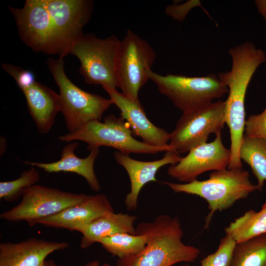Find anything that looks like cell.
Instances as JSON below:
<instances>
[{"mask_svg":"<svg viewBox=\"0 0 266 266\" xmlns=\"http://www.w3.org/2000/svg\"><path fill=\"white\" fill-rule=\"evenodd\" d=\"M113 156L115 161L125 169L130 179L131 191L125 200V205L128 210L136 209L140 190L148 182L157 181L155 176L161 167L168 164L175 165L181 158L173 150L166 151L164 156L160 160L149 162L134 160L119 151L115 152Z\"/></svg>","mask_w":266,"mask_h":266,"instance_id":"15","label":"cell"},{"mask_svg":"<svg viewBox=\"0 0 266 266\" xmlns=\"http://www.w3.org/2000/svg\"><path fill=\"white\" fill-rule=\"evenodd\" d=\"M236 243L231 235L226 234L217 250L202 260L201 266H229Z\"/></svg>","mask_w":266,"mask_h":266,"instance_id":"26","label":"cell"},{"mask_svg":"<svg viewBox=\"0 0 266 266\" xmlns=\"http://www.w3.org/2000/svg\"></svg>","mask_w":266,"mask_h":266,"instance_id":"34","label":"cell"},{"mask_svg":"<svg viewBox=\"0 0 266 266\" xmlns=\"http://www.w3.org/2000/svg\"><path fill=\"white\" fill-rule=\"evenodd\" d=\"M225 108V100H220L183 113L169 133L168 144L174 151L183 154L207 142L210 134H216L223 129Z\"/></svg>","mask_w":266,"mask_h":266,"instance_id":"10","label":"cell"},{"mask_svg":"<svg viewBox=\"0 0 266 266\" xmlns=\"http://www.w3.org/2000/svg\"><path fill=\"white\" fill-rule=\"evenodd\" d=\"M146 74L157 85L159 91L183 113L213 102L229 92L227 86L213 73L203 77L171 74L162 75L149 69Z\"/></svg>","mask_w":266,"mask_h":266,"instance_id":"5","label":"cell"},{"mask_svg":"<svg viewBox=\"0 0 266 266\" xmlns=\"http://www.w3.org/2000/svg\"><path fill=\"white\" fill-rule=\"evenodd\" d=\"M23 41L33 51L58 54L53 24L42 0H27L22 8L9 7Z\"/></svg>","mask_w":266,"mask_h":266,"instance_id":"11","label":"cell"},{"mask_svg":"<svg viewBox=\"0 0 266 266\" xmlns=\"http://www.w3.org/2000/svg\"><path fill=\"white\" fill-rule=\"evenodd\" d=\"M99 243L113 256L123 259L141 252L146 245L147 238L144 235L118 233L101 239Z\"/></svg>","mask_w":266,"mask_h":266,"instance_id":"24","label":"cell"},{"mask_svg":"<svg viewBox=\"0 0 266 266\" xmlns=\"http://www.w3.org/2000/svg\"><path fill=\"white\" fill-rule=\"evenodd\" d=\"M69 247L66 242L29 238L19 243H0V266H43L45 258Z\"/></svg>","mask_w":266,"mask_h":266,"instance_id":"17","label":"cell"},{"mask_svg":"<svg viewBox=\"0 0 266 266\" xmlns=\"http://www.w3.org/2000/svg\"><path fill=\"white\" fill-rule=\"evenodd\" d=\"M112 212H114L113 208L105 195H89L82 202L43 219L38 224L79 232L95 219Z\"/></svg>","mask_w":266,"mask_h":266,"instance_id":"16","label":"cell"},{"mask_svg":"<svg viewBox=\"0 0 266 266\" xmlns=\"http://www.w3.org/2000/svg\"><path fill=\"white\" fill-rule=\"evenodd\" d=\"M255 3L258 11L266 21V0H256Z\"/></svg>","mask_w":266,"mask_h":266,"instance_id":"29","label":"cell"},{"mask_svg":"<svg viewBox=\"0 0 266 266\" xmlns=\"http://www.w3.org/2000/svg\"><path fill=\"white\" fill-rule=\"evenodd\" d=\"M102 88L109 95L113 104L120 110L121 117L127 121L133 135L140 137L143 142L150 145L164 146L168 144L169 133L151 122L138 99L132 100L116 88Z\"/></svg>","mask_w":266,"mask_h":266,"instance_id":"14","label":"cell"},{"mask_svg":"<svg viewBox=\"0 0 266 266\" xmlns=\"http://www.w3.org/2000/svg\"><path fill=\"white\" fill-rule=\"evenodd\" d=\"M231 158V150L223 145L220 132L216 134L213 141L203 143L190 150L178 163L169 166L167 172L180 182L190 183L206 171L228 168Z\"/></svg>","mask_w":266,"mask_h":266,"instance_id":"13","label":"cell"},{"mask_svg":"<svg viewBox=\"0 0 266 266\" xmlns=\"http://www.w3.org/2000/svg\"><path fill=\"white\" fill-rule=\"evenodd\" d=\"M40 175L33 166L23 171L20 177L14 180L0 182V199L8 202H14L22 197L26 188L35 184Z\"/></svg>","mask_w":266,"mask_h":266,"instance_id":"25","label":"cell"},{"mask_svg":"<svg viewBox=\"0 0 266 266\" xmlns=\"http://www.w3.org/2000/svg\"><path fill=\"white\" fill-rule=\"evenodd\" d=\"M156 58L153 48L130 30L120 41L115 63L117 87L128 98L138 99L139 90L148 81L146 71L151 69Z\"/></svg>","mask_w":266,"mask_h":266,"instance_id":"8","label":"cell"},{"mask_svg":"<svg viewBox=\"0 0 266 266\" xmlns=\"http://www.w3.org/2000/svg\"><path fill=\"white\" fill-rule=\"evenodd\" d=\"M22 91L38 133H47L54 124L56 115L60 111L59 94L37 81Z\"/></svg>","mask_w":266,"mask_h":266,"instance_id":"19","label":"cell"},{"mask_svg":"<svg viewBox=\"0 0 266 266\" xmlns=\"http://www.w3.org/2000/svg\"><path fill=\"white\" fill-rule=\"evenodd\" d=\"M132 134L127 122L121 117L116 118L111 114L104 118L103 123L98 120L90 122L77 132L59 136V139L66 142L74 140L85 142L90 151L102 146L111 147L127 155L174 151L169 144L164 146L150 145L135 139Z\"/></svg>","mask_w":266,"mask_h":266,"instance_id":"6","label":"cell"},{"mask_svg":"<svg viewBox=\"0 0 266 266\" xmlns=\"http://www.w3.org/2000/svg\"><path fill=\"white\" fill-rule=\"evenodd\" d=\"M229 54L232 59L231 69L219 72L218 77L229 90L225 115L231 136V158L228 169H237L242 168L239 152L244 134L246 91L256 69L266 62V56L250 42L230 49Z\"/></svg>","mask_w":266,"mask_h":266,"instance_id":"1","label":"cell"},{"mask_svg":"<svg viewBox=\"0 0 266 266\" xmlns=\"http://www.w3.org/2000/svg\"><path fill=\"white\" fill-rule=\"evenodd\" d=\"M43 266H59L55 263V262L52 260H45L44 261Z\"/></svg>","mask_w":266,"mask_h":266,"instance_id":"31","label":"cell"},{"mask_svg":"<svg viewBox=\"0 0 266 266\" xmlns=\"http://www.w3.org/2000/svg\"><path fill=\"white\" fill-rule=\"evenodd\" d=\"M239 156L251 167L261 191L266 180V141L244 134Z\"/></svg>","mask_w":266,"mask_h":266,"instance_id":"22","label":"cell"},{"mask_svg":"<svg viewBox=\"0 0 266 266\" xmlns=\"http://www.w3.org/2000/svg\"><path fill=\"white\" fill-rule=\"evenodd\" d=\"M120 40L111 35L104 39L83 33L72 44L69 54L80 62L79 71L85 83L116 88L115 63Z\"/></svg>","mask_w":266,"mask_h":266,"instance_id":"7","label":"cell"},{"mask_svg":"<svg viewBox=\"0 0 266 266\" xmlns=\"http://www.w3.org/2000/svg\"><path fill=\"white\" fill-rule=\"evenodd\" d=\"M263 206H266V201L265 203L264 204V205H263Z\"/></svg>","mask_w":266,"mask_h":266,"instance_id":"32","label":"cell"},{"mask_svg":"<svg viewBox=\"0 0 266 266\" xmlns=\"http://www.w3.org/2000/svg\"><path fill=\"white\" fill-rule=\"evenodd\" d=\"M84 266H100L98 261H93L86 264ZM102 266H112L108 264H104Z\"/></svg>","mask_w":266,"mask_h":266,"instance_id":"30","label":"cell"},{"mask_svg":"<svg viewBox=\"0 0 266 266\" xmlns=\"http://www.w3.org/2000/svg\"><path fill=\"white\" fill-rule=\"evenodd\" d=\"M175 193L198 196L207 202L210 212L205 218L204 229L209 228L214 213L231 207L239 200L258 190L251 183L249 172L242 169L215 170L208 179H197L187 183L163 182Z\"/></svg>","mask_w":266,"mask_h":266,"instance_id":"3","label":"cell"},{"mask_svg":"<svg viewBox=\"0 0 266 266\" xmlns=\"http://www.w3.org/2000/svg\"><path fill=\"white\" fill-rule=\"evenodd\" d=\"M182 266H190L188 265H183Z\"/></svg>","mask_w":266,"mask_h":266,"instance_id":"33","label":"cell"},{"mask_svg":"<svg viewBox=\"0 0 266 266\" xmlns=\"http://www.w3.org/2000/svg\"><path fill=\"white\" fill-rule=\"evenodd\" d=\"M244 135L266 141V106L260 114L249 116L245 121Z\"/></svg>","mask_w":266,"mask_h":266,"instance_id":"27","label":"cell"},{"mask_svg":"<svg viewBox=\"0 0 266 266\" xmlns=\"http://www.w3.org/2000/svg\"><path fill=\"white\" fill-rule=\"evenodd\" d=\"M134 215L109 212L88 224L79 231L82 234L80 246L86 249L102 238L118 233L135 235Z\"/></svg>","mask_w":266,"mask_h":266,"instance_id":"20","label":"cell"},{"mask_svg":"<svg viewBox=\"0 0 266 266\" xmlns=\"http://www.w3.org/2000/svg\"><path fill=\"white\" fill-rule=\"evenodd\" d=\"M47 65L59 87L60 111L69 133L78 131L90 122L100 121L103 113L113 104L111 100L82 90L66 76L63 58L50 57Z\"/></svg>","mask_w":266,"mask_h":266,"instance_id":"4","label":"cell"},{"mask_svg":"<svg viewBox=\"0 0 266 266\" xmlns=\"http://www.w3.org/2000/svg\"><path fill=\"white\" fill-rule=\"evenodd\" d=\"M88 196L34 184L25 189L21 201L1 213L0 218L11 222L25 221L33 227L43 219L82 202Z\"/></svg>","mask_w":266,"mask_h":266,"instance_id":"9","label":"cell"},{"mask_svg":"<svg viewBox=\"0 0 266 266\" xmlns=\"http://www.w3.org/2000/svg\"><path fill=\"white\" fill-rule=\"evenodd\" d=\"M1 67L15 80L21 90L31 86L36 81L33 73L19 66L10 64H2Z\"/></svg>","mask_w":266,"mask_h":266,"instance_id":"28","label":"cell"},{"mask_svg":"<svg viewBox=\"0 0 266 266\" xmlns=\"http://www.w3.org/2000/svg\"><path fill=\"white\" fill-rule=\"evenodd\" d=\"M51 16L58 45L59 55L69 54L72 44L83 33L93 10L89 0H42Z\"/></svg>","mask_w":266,"mask_h":266,"instance_id":"12","label":"cell"},{"mask_svg":"<svg viewBox=\"0 0 266 266\" xmlns=\"http://www.w3.org/2000/svg\"><path fill=\"white\" fill-rule=\"evenodd\" d=\"M236 243L266 233V206L258 212L250 210L224 229Z\"/></svg>","mask_w":266,"mask_h":266,"instance_id":"21","label":"cell"},{"mask_svg":"<svg viewBox=\"0 0 266 266\" xmlns=\"http://www.w3.org/2000/svg\"><path fill=\"white\" fill-rule=\"evenodd\" d=\"M78 145L79 142L77 141L66 144L62 150L61 159L56 162L50 163L27 161L24 162L33 167L41 168L48 173H75L86 179L93 191L98 192L100 189V185L95 173L94 163L99 153V149H92L87 157L80 158L76 156L74 153Z\"/></svg>","mask_w":266,"mask_h":266,"instance_id":"18","label":"cell"},{"mask_svg":"<svg viewBox=\"0 0 266 266\" xmlns=\"http://www.w3.org/2000/svg\"><path fill=\"white\" fill-rule=\"evenodd\" d=\"M229 266H266V233L236 243Z\"/></svg>","mask_w":266,"mask_h":266,"instance_id":"23","label":"cell"},{"mask_svg":"<svg viewBox=\"0 0 266 266\" xmlns=\"http://www.w3.org/2000/svg\"><path fill=\"white\" fill-rule=\"evenodd\" d=\"M135 235H144L147 244L134 256L118 259L117 266H171L180 262H193L200 250L184 244L183 231L177 217L161 215L152 222L139 224Z\"/></svg>","mask_w":266,"mask_h":266,"instance_id":"2","label":"cell"}]
</instances>
